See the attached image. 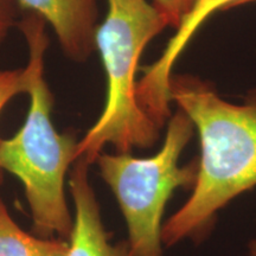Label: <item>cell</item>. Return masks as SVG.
<instances>
[{
  "mask_svg": "<svg viewBox=\"0 0 256 256\" xmlns=\"http://www.w3.org/2000/svg\"><path fill=\"white\" fill-rule=\"evenodd\" d=\"M20 8L43 19L56 34L64 55L87 60L96 50L98 0H16Z\"/></svg>",
  "mask_w": 256,
  "mask_h": 256,
  "instance_id": "obj_7",
  "label": "cell"
},
{
  "mask_svg": "<svg viewBox=\"0 0 256 256\" xmlns=\"http://www.w3.org/2000/svg\"><path fill=\"white\" fill-rule=\"evenodd\" d=\"M18 8L16 0H0V44L8 37L10 30L19 23Z\"/></svg>",
  "mask_w": 256,
  "mask_h": 256,
  "instance_id": "obj_11",
  "label": "cell"
},
{
  "mask_svg": "<svg viewBox=\"0 0 256 256\" xmlns=\"http://www.w3.org/2000/svg\"><path fill=\"white\" fill-rule=\"evenodd\" d=\"M194 130L190 118L178 108L168 121L164 142L154 156L101 153L96 159L126 220L130 256H164L162 228L166 204L177 188L192 191L197 183L198 156L179 166Z\"/></svg>",
  "mask_w": 256,
  "mask_h": 256,
  "instance_id": "obj_4",
  "label": "cell"
},
{
  "mask_svg": "<svg viewBox=\"0 0 256 256\" xmlns=\"http://www.w3.org/2000/svg\"><path fill=\"white\" fill-rule=\"evenodd\" d=\"M89 165L76 159L69 177V191L75 206V218L66 256H130L127 241L110 242L102 222L100 204L89 180Z\"/></svg>",
  "mask_w": 256,
  "mask_h": 256,
  "instance_id": "obj_6",
  "label": "cell"
},
{
  "mask_svg": "<svg viewBox=\"0 0 256 256\" xmlns=\"http://www.w3.org/2000/svg\"><path fill=\"white\" fill-rule=\"evenodd\" d=\"M2 180H4V171L0 168V185L2 184Z\"/></svg>",
  "mask_w": 256,
  "mask_h": 256,
  "instance_id": "obj_14",
  "label": "cell"
},
{
  "mask_svg": "<svg viewBox=\"0 0 256 256\" xmlns=\"http://www.w3.org/2000/svg\"><path fill=\"white\" fill-rule=\"evenodd\" d=\"M46 24L30 12L18 23L28 48L30 108L20 130L8 139H0V168L23 183L34 234L69 240L74 218L64 186L78 142L72 134L57 132L51 121L54 98L44 78V56L49 46Z\"/></svg>",
  "mask_w": 256,
  "mask_h": 256,
  "instance_id": "obj_2",
  "label": "cell"
},
{
  "mask_svg": "<svg viewBox=\"0 0 256 256\" xmlns=\"http://www.w3.org/2000/svg\"><path fill=\"white\" fill-rule=\"evenodd\" d=\"M69 241L44 238L24 232L0 198V256H66Z\"/></svg>",
  "mask_w": 256,
  "mask_h": 256,
  "instance_id": "obj_8",
  "label": "cell"
},
{
  "mask_svg": "<svg viewBox=\"0 0 256 256\" xmlns=\"http://www.w3.org/2000/svg\"><path fill=\"white\" fill-rule=\"evenodd\" d=\"M248 256H256V238L248 243Z\"/></svg>",
  "mask_w": 256,
  "mask_h": 256,
  "instance_id": "obj_12",
  "label": "cell"
},
{
  "mask_svg": "<svg viewBox=\"0 0 256 256\" xmlns=\"http://www.w3.org/2000/svg\"><path fill=\"white\" fill-rule=\"evenodd\" d=\"M30 72L28 66L23 69L0 70V112L14 96L28 92Z\"/></svg>",
  "mask_w": 256,
  "mask_h": 256,
  "instance_id": "obj_9",
  "label": "cell"
},
{
  "mask_svg": "<svg viewBox=\"0 0 256 256\" xmlns=\"http://www.w3.org/2000/svg\"><path fill=\"white\" fill-rule=\"evenodd\" d=\"M198 0H153V6L166 19L168 26L176 30L196 6Z\"/></svg>",
  "mask_w": 256,
  "mask_h": 256,
  "instance_id": "obj_10",
  "label": "cell"
},
{
  "mask_svg": "<svg viewBox=\"0 0 256 256\" xmlns=\"http://www.w3.org/2000/svg\"><path fill=\"white\" fill-rule=\"evenodd\" d=\"M107 16L95 37L107 78V96L104 110L76 150V159L89 165L107 145L116 153L150 148L160 132L136 100V72L142 51L168 26V22L147 0H107Z\"/></svg>",
  "mask_w": 256,
  "mask_h": 256,
  "instance_id": "obj_3",
  "label": "cell"
},
{
  "mask_svg": "<svg viewBox=\"0 0 256 256\" xmlns=\"http://www.w3.org/2000/svg\"><path fill=\"white\" fill-rule=\"evenodd\" d=\"M250 2H256V0H236L235 2H234L232 8H238V6H241V5H247V4H250Z\"/></svg>",
  "mask_w": 256,
  "mask_h": 256,
  "instance_id": "obj_13",
  "label": "cell"
},
{
  "mask_svg": "<svg viewBox=\"0 0 256 256\" xmlns=\"http://www.w3.org/2000/svg\"><path fill=\"white\" fill-rule=\"evenodd\" d=\"M236 0H198L196 6L180 24L154 63L142 69V78L136 83V100L156 126L162 128L172 116L170 104V80L174 63L184 52L196 32L211 16L229 10Z\"/></svg>",
  "mask_w": 256,
  "mask_h": 256,
  "instance_id": "obj_5",
  "label": "cell"
},
{
  "mask_svg": "<svg viewBox=\"0 0 256 256\" xmlns=\"http://www.w3.org/2000/svg\"><path fill=\"white\" fill-rule=\"evenodd\" d=\"M170 94L200 136L198 178L190 197L162 223V240L170 248L209 236L217 214L256 186V88L241 104L226 101L209 82L174 75Z\"/></svg>",
  "mask_w": 256,
  "mask_h": 256,
  "instance_id": "obj_1",
  "label": "cell"
}]
</instances>
